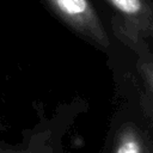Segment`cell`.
<instances>
[{"label": "cell", "mask_w": 153, "mask_h": 153, "mask_svg": "<svg viewBox=\"0 0 153 153\" xmlns=\"http://www.w3.org/2000/svg\"><path fill=\"white\" fill-rule=\"evenodd\" d=\"M67 127L57 121L42 122L26 131L18 143L0 141V153H67L63 142Z\"/></svg>", "instance_id": "cell-3"}, {"label": "cell", "mask_w": 153, "mask_h": 153, "mask_svg": "<svg viewBox=\"0 0 153 153\" xmlns=\"http://www.w3.org/2000/svg\"><path fill=\"white\" fill-rule=\"evenodd\" d=\"M103 153H153L152 121L146 117L116 121L105 140Z\"/></svg>", "instance_id": "cell-2"}, {"label": "cell", "mask_w": 153, "mask_h": 153, "mask_svg": "<svg viewBox=\"0 0 153 153\" xmlns=\"http://www.w3.org/2000/svg\"><path fill=\"white\" fill-rule=\"evenodd\" d=\"M123 18L131 32H152V10L146 0H105Z\"/></svg>", "instance_id": "cell-4"}, {"label": "cell", "mask_w": 153, "mask_h": 153, "mask_svg": "<svg viewBox=\"0 0 153 153\" xmlns=\"http://www.w3.org/2000/svg\"><path fill=\"white\" fill-rule=\"evenodd\" d=\"M47 2L76 32L102 48L109 47V36L90 0H47Z\"/></svg>", "instance_id": "cell-1"}]
</instances>
